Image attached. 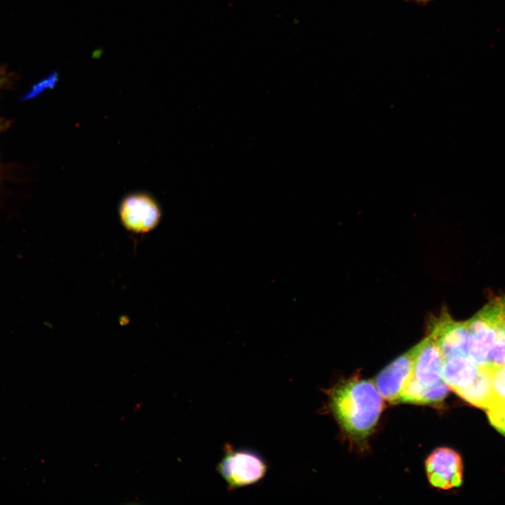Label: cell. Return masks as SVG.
I'll return each mask as SVG.
<instances>
[{
    "instance_id": "6da1fadb",
    "label": "cell",
    "mask_w": 505,
    "mask_h": 505,
    "mask_svg": "<svg viewBox=\"0 0 505 505\" xmlns=\"http://www.w3.org/2000/svg\"><path fill=\"white\" fill-rule=\"evenodd\" d=\"M328 396L332 414L350 438L361 441L372 432L384 405L375 383L350 379L332 387Z\"/></svg>"
},
{
    "instance_id": "7a4b0ae2",
    "label": "cell",
    "mask_w": 505,
    "mask_h": 505,
    "mask_svg": "<svg viewBox=\"0 0 505 505\" xmlns=\"http://www.w3.org/2000/svg\"><path fill=\"white\" fill-rule=\"evenodd\" d=\"M412 375L404 388L399 403L438 404L448 393L443 379V358L439 346L429 335L412 347Z\"/></svg>"
},
{
    "instance_id": "3957f363",
    "label": "cell",
    "mask_w": 505,
    "mask_h": 505,
    "mask_svg": "<svg viewBox=\"0 0 505 505\" xmlns=\"http://www.w3.org/2000/svg\"><path fill=\"white\" fill-rule=\"evenodd\" d=\"M223 452L216 469L229 492L259 483L268 472L267 460L255 450L226 443Z\"/></svg>"
},
{
    "instance_id": "277c9868",
    "label": "cell",
    "mask_w": 505,
    "mask_h": 505,
    "mask_svg": "<svg viewBox=\"0 0 505 505\" xmlns=\"http://www.w3.org/2000/svg\"><path fill=\"white\" fill-rule=\"evenodd\" d=\"M469 357L478 365H487L489 354L495 341L497 329L503 325L501 311L495 300L489 302L468 321Z\"/></svg>"
},
{
    "instance_id": "5b68a950",
    "label": "cell",
    "mask_w": 505,
    "mask_h": 505,
    "mask_svg": "<svg viewBox=\"0 0 505 505\" xmlns=\"http://www.w3.org/2000/svg\"><path fill=\"white\" fill-rule=\"evenodd\" d=\"M126 229L135 233H146L159 224L161 212L156 201L146 193L130 194L123 198L119 209Z\"/></svg>"
},
{
    "instance_id": "8992f818",
    "label": "cell",
    "mask_w": 505,
    "mask_h": 505,
    "mask_svg": "<svg viewBox=\"0 0 505 505\" xmlns=\"http://www.w3.org/2000/svg\"><path fill=\"white\" fill-rule=\"evenodd\" d=\"M429 327V335L438 344L443 360L453 356H468V321H456L444 312L432 320Z\"/></svg>"
},
{
    "instance_id": "52a82bcc",
    "label": "cell",
    "mask_w": 505,
    "mask_h": 505,
    "mask_svg": "<svg viewBox=\"0 0 505 505\" xmlns=\"http://www.w3.org/2000/svg\"><path fill=\"white\" fill-rule=\"evenodd\" d=\"M426 471L430 483L437 488L447 490L462 484V459L450 448L440 447L433 451L426 460Z\"/></svg>"
},
{
    "instance_id": "ba28073f",
    "label": "cell",
    "mask_w": 505,
    "mask_h": 505,
    "mask_svg": "<svg viewBox=\"0 0 505 505\" xmlns=\"http://www.w3.org/2000/svg\"><path fill=\"white\" fill-rule=\"evenodd\" d=\"M413 360L412 348L389 364L375 378L377 390L389 403H399L402 392L412 375Z\"/></svg>"
},
{
    "instance_id": "9c48e42d",
    "label": "cell",
    "mask_w": 505,
    "mask_h": 505,
    "mask_svg": "<svg viewBox=\"0 0 505 505\" xmlns=\"http://www.w3.org/2000/svg\"><path fill=\"white\" fill-rule=\"evenodd\" d=\"M478 366L469 357L459 356L443 360L442 376L445 384L457 393L467 387L478 373Z\"/></svg>"
},
{
    "instance_id": "30bf717a",
    "label": "cell",
    "mask_w": 505,
    "mask_h": 505,
    "mask_svg": "<svg viewBox=\"0 0 505 505\" xmlns=\"http://www.w3.org/2000/svg\"><path fill=\"white\" fill-rule=\"evenodd\" d=\"M456 393L476 407L488 408L494 400L491 368L486 365L479 366L478 373L474 380L467 387Z\"/></svg>"
},
{
    "instance_id": "8fae6325",
    "label": "cell",
    "mask_w": 505,
    "mask_h": 505,
    "mask_svg": "<svg viewBox=\"0 0 505 505\" xmlns=\"http://www.w3.org/2000/svg\"><path fill=\"white\" fill-rule=\"evenodd\" d=\"M505 365V328L499 325L496 332L495 341L489 354L486 366L498 368Z\"/></svg>"
},
{
    "instance_id": "7c38bea8",
    "label": "cell",
    "mask_w": 505,
    "mask_h": 505,
    "mask_svg": "<svg viewBox=\"0 0 505 505\" xmlns=\"http://www.w3.org/2000/svg\"><path fill=\"white\" fill-rule=\"evenodd\" d=\"M487 410L491 424L501 433H505V400L493 402Z\"/></svg>"
},
{
    "instance_id": "4fadbf2b",
    "label": "cell",
    "mask_w": 505,
    "mask_h": 505,
    "mask_svg": "<svg viewBox=\"0 0 505 505\" xmlns=\"http://www.w3.org/2000/svg\"><path fill=\"white\" fill-rule=\"evenodd\" d=\"M491 377L494 395L492 403L505 400V365L491 368Z\"/></svg>"
},
{
    "instance_id": "5bb4252c",
    "label": "cell",
    "mask_w": 505,
    "mask_h": 505,
    "mask_svg": "<svg viewBox=\"0 0 505 505\" xmlns=\"http://www.w3.org/2000/svg\"><path fill=\"white\" fill-rule=\"evenodd\" d=\"M58 79V77L57 73L51 74L48 78L43 80L41 83L36 85L34 88L32 89L31 93L29 94V97H33L34 95L39 94L43 90L53 87L56 83Z\"/></svg>"
},
{
    "instance_id": "9a60e30c",
    "label": "cell",
    "mask_w": 505,
    "mask_h": 505,
    "mask_svg": "<svg viewBox=\"0 0 505 505\" xmlns=\"http://www.w3.org/2000/svg\"><path fill=\"white\" fill-rule=\"evenodd\" d=\"M501 309H502V320L503 325L505 328V296L500 297Z\"/></svg>"
},
{
    "instance_id": "2e32d148",
    "label": "cell",
    "mask_w": 505,
    "mask_h": 505,
    "mask_svg": "<svg viewBox=\"0 0 505 505\" xmlns=\"http://www.w3.org/2000/svg\"><path fill=\"white\" fill-rule=\"evenodd\" d=\"M409 1H414V2H415V3H417V4H423V5H424V4H428L429 2L431 1L432 0H409Z\"/></svg>"
},
{
    "instance_id": "e0dca14e",
    "label": "cell",
    "mask_w": 505,
    "mask_h": 505,
    "mask_svg": "<svg viewBox=\"0 0 505 505\" xmlns=\"http://www.w3.org/2000/svg\"><path fill=\"white\" fill-rule=\"evenodd\" d=\"M1 81H1V76H0V85H1Z\"/></svg>"
},
{
    "instance_id": "ac0fdd59",
    "label": "cell",
    "mask_w": 505,
    "mask_h": 505,
    "mask_svg": "<svg viewBox=\"0 0 505 505\" xmlns=\"http://www.w3.org/2000/svg\"><path fill=\"white\" fill-rule=\"evenodd\" d=\"M503 434L505 435V433H504Z\"/></svg>"
}]
</instances>
